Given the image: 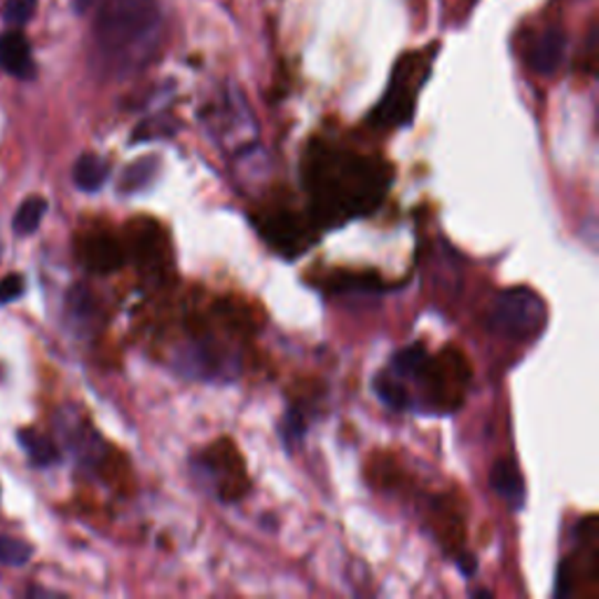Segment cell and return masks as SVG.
Masks as SVG:
<instances>
[{
  "label": "cell",
  "instance_id": "28",
  "mask_svg": "<svg viewBox=\"0 0 599 599\" xmlns=\"http://www.w3.org/2000/svg\"><path fill=\"white\" fill-rule=\"evenodd\" d=\"M92 3H94V0H75L73 6H75V10H78V12H87Z\"/></svg>",
  "mask_w": 599,
  "mask_h": 599
},
{
  "label": "cell",
  "instance_id": "2",
  "mask_svg": "<svg viewBox=\"0 0 599 599\" xmlns=\"http://www.w3.org/2000/svg\"><path fill=\"white\" fill-rule=\"evenodd\" d=\"M162 12L157 0H103L94 17V48L109 71L141 69L157 48Z\"/></svg>",
  "mask_w": 599,
  "mask_h": 599
},
{
  "label": "cell",
  "instance_id": "15",
  "mask_svg": "<svg viewBox=\"0 0 599 599\" xmlns=\"http://www.w3.org/2000/svg\"><path fill=\"white\" fill-rule=\"evenodd\" d=\"M489 483L492 489L499 494V497L510 506V508H523L525 506V483L520 471L515 468L513 462H497L489 473Z\"/></svg>",
  "mask_w": 599,
  "mask_h": 599
},
{
  "label": "cell",
  "instance_id": "29",
  "mask_svg": "<svg viewBox=\"0 0 599 599\" xmlns=\"http://www.w3.org/2000/svg\"><path fill=\"white\" fill-rule=\"evenodd\" d=\"M473 597H492V592L489 590H475Z\"/></svg>",
  "mask_w": 599,
  "mask_h": 599
},
{
  "label": "cell",
  "instance_id": "26",
  "mask_svg": "<svg viewBox=\"0 0 599 599\" xmlns=\"http://www.w3.org/2000/svg\"><path fill=\"white\" fill-rule=\"evenodd\" d=\"M27 291V281L24 277L19 272H12L8 277L0 279V304H8V302H14L24 296Z\"/></svg>",
  "mask_w": 599,
  "mask_h": 599
},
{
  "label": "cell",
  "instance_id": "1",
  "mask_svg": "<svg viewBox=\"0 0 599 599\" xmlns=\"http://www.w3.org/2000/svg\"><path fill=\"white\" fill-rule=\"evenodd\" d=\"M394 178L380 157L342 151L319 141L304 159V185L314 225H342L368 216L384 199Z\"/></svg>",
  "mask_w": 599,
  "mask_h": 599
},
{
  "label": "cell",
  "instance_id": "5",
  "mask_svg": "<svg viewBox=\"0 0 599 599\" xmlns=\"http://www.w3.org/2000/svg\"><path fill=\"white\" fill-rule=\"evenodd\" d=\"M417 382L424 384L433 405L452 412L464 405L471 384V363L462 349L445 347L436 359H428Z\"/></svg>",
  "mask_w": 599,
  "mask_h": 599
},
{
  "label": "cell",
  "instance_id": "17",
  "mask_svg": "<svg viewBox=\"0 0 599 599\" xmlns=\"http://www.w3.org/2000/svg\"><path fill=\"white\" fill-rule=\"evenodd\" d=\"M109 174H111V164L94 153L80 155L73 167V180L78 188L85 193L101 190V185L109 180Z\"/></svg>",
  "mask_w": 599,
  "mask_h": 599
},
{
  "label": "cell",
  "instance_id": "22",
  "mask_svg": "<svg viewBox=\"0 0 599 599\" xmlns=\"http://www.w3.org/2000/svg\"><path fill=\"white\" fill-rule=\"evenodd\" d=\"M157 167H159V162L157 159H148V157L130 164V167L125 169V174H122L120 188L125 190V193H136L141 188H146V185H151L153 176L157 174Z\"/></svg>",
  "mask_w": 599,
  "mask_h": 599
},
{
  "label": "cell",
  "instance_id": "11",
  "mask_svg": "<svg viewBox=\"0 0 599 599\" xmlns=\"http://www.w3.org/2000/svg\"><path fill=\"white\" fill-rule=\"evenodd\" d=\"M127 251L111 233H92L80 241V260L92 275H113L125 265Z\"/></svg>",
  "mask_w": 599,
  "mask_h": 599
},
{
  "label": "cell",
  "instance_id": "8",
  "mask_svg": "<svg viewBox=\"0 0 599 599\" xmlns=\"http://www.w3.org/2000/svg\"><path fill=\"white\" fill-rule=\"evenodd\" d=\"M314 223H307L300 214L291 209H281L267 216L260 225L262 237L270 241L286 258H296L309 249L314 241Z\"/></svg>",
  "mask_w": 599,
  "mask_h": 599
},
{
  "label": "cell",
  "instance_id": "23",
  "mask_svg": "<svg viewBox=\"0 0 599 599\" xmlns=\"http://www.w3.org/2000/svg\"><path fill=\"white\" fill-rule=\"evenodd\" d=\"M373 386H375V394L380 396V401L386 403L391 410H405L410 405L407 391H405V386L396 378L380 375Z\"/></svg>",
  "mask_w": 599,
  "mask_h": 599
},
{
  "label": "cell",
  "instance_id": "10",
  "mask_svg": "<svg viewBox=\"0 0 599 599\" xmlns=\"http://www.w3.org/2000/svg\"><path fill=\"white\" fill-rule=\"evenodd\" d=\"M132 256L141 270L164 275L172 260L167 233L155 220H138L132 227Z\"/></svg>",
  "mask_w": 599,
  "mask_h": 599
},
{
  "label": "cell",
  "instance_id": "14",
  "mask_svg": "<svg viewBox=\"0 0 599 599\" xmlns=\"http://www.w3.org/2000/svg\"><path fill=\"white\" fill-rule=\"evenodd\" d=\"M433 525H436V534L443 548L452 555H459L466 539L464 515L447 497L436 502V518H433Z\"/></svg>",
  "mask_w": 599,
  "mask_h": 599
},
{
  "label": "cell",
  "instance_id": "12",
  "mask_svg": "<svg viewBox=\"0 0 599 599\" xmlns=\"http://www.w3.org/2000/svg\"><path fill=\"white\" fill-rule=\"evenodd\" d=\"M0 69L17 80L35 78V61L29 40L22 31L10 29L0 35Z\"/></svg>",
  "mask_w": 599,
  "mask_h": 599
},
{
  "label": "cell",
  "instance_id": "16",
  "mask_svg": "<svg viewBox=\"0 0 599 599\" xmlns=\"http://www.w3.org/2000/svg\"><path fill=\"white\" fill-rule=\"evenodd\" d=\"M17 441L29 454L33 466L48 468V466L59 464V459H61V452H59L56 443L52 438H48L45 433H38L35 428H22L17 433Z\"/></svg>",
  "mask_w": 599,
  "mask_h": 599
},
{
  "label": "cell",
  "instance_id": "13",
  "mask_svg": "<svg viewBox=\"0 0 599 599\" xmlns=\"http://www.w3.org/2000/svg\"><path fill=\"white\" fill-rule=\"evenodd\" d=\"M567 52V35L562 29H546L539 38L534 40L527 61L529 69L539 75H552L562 66V59Z\"/></svg>",
  "mask_w": 599,
  "mask_h": 599
},
{
  "label": "cell",
  "instance_id": "9",
  "mask_svg": "<svg viewBox=\"0 0 599 599\" xmlns=\"http://www.w3.org/2000/svg\"><path fill=\"white\" fill-rule=\"evenodd\" d=\"M56 426L61 431V438H64L82 466L96 468L106 457V443H103L96 428H92V424L85 417H80L78 412H61Z\"/></svg>",
  "mask_w": 599,
  "mask_h": 599
},
{
  "label": "cell",
  "instance_id": "24",
  "mask_svg": "<svg viewBox=\"0 0 599 599\" xmlns=\"http://www.w3.org/2000/svg\"><path fill=\"white\" fill-rule=\"evenodd\" d=\"M33 548L27 541H19L14 536L0 534V565L22 567L31 560Z\"/></svg>",
  "mask_w": 599,
  "mask_h": 599
},
{
  "label": "cell",
  "instance_id": "21",
  "mask_svg": "<svg viewBox=\"0 0 599 599\" xmlns=\"http://www.w3.org/2000/svg\"><path fill=\"white\" fill-rule=\"evenodd\" d=\"M66 304H69V317L75 323L87 326V323L94 321V317H96V298L90 293L87 286H73L69 291Z\"/></svg>",
  "mask_w": 599,
  "mask_h": 599
},
{
  "label": "cell",
  "instance_id": "3",
  "mask_svg": "<svg viewBox=\"0 0 599 599\" xmlns=\"http://www.w3.org/2000/svg\"><path fill=\"white\" fill-rule=\"evenodd\" d=\"M431 71V52L405 54L391 75V85L373 111V122L380 127H403L415 115V101Z\"/></svg>",
  "mask_w": 599,
  "mask_h": 599
},
{
  "label": "cell",
  "instance_id": "20",
  "mask_svg": "<svg viewBox=\"0 0 599 599\" xmlns=\"http://www.w3.org/2000/svg\"><path fill=\"white\" fill-rule=\"evenodd\" d=\"M428 351L424 344H410L405 349H401L399 354L394 357V370L399 378H412L417 380L422 375V370L428 363Z\"/></svg>",
  "mask_w": 599,
  "mask_h": 599
},
{
  "label": "cell",
  "instance_id": "7",
  "mask_svg": "<svg viewBox=\"0 0 599 599\" xmlns=\"http://www.w3.org/2000/svg\"><path fill=\"white\" fill-rule=\"evenodd\" d=\"M178 368L188 378L233 380L239 373V361L230 351L211 340H195L178 354Z\"/></svg>",
  "mask_w": 599,
  "mask_h": 599
},
{
  "label": "cell",
  "instance_id": "18",
  "mask_svg": "<svg viewBox=\"0 0 599 599\" xmlns=\"http://www.w3.org/2000/svg\"><path fill=\"white\" fill-rule=\"evenodd\" d=\"M48 206L50 204L45 197H40V195L27 197L22 204H19V209L12 218V230L22 237L33 235L40 227V223H43V218L48 214Z\"/></svg>",
  "mask_w": 599,
  "mask_h": 599
},
{
  "label": "cell",
  "instance_id": "6",
  "mask_svg": "<svg viewBox=\"0 0 599 599\" xmlns=\"http://www.w3.org/2000/svg\"><path fill=\"white\" fill-rule=\"evenodd\" d=\"M204 464L214 475V481L218 485V497L223 502H237L249 492V478H246L244 459L230 438H220L206 450Z\"/></svg>",
  "mask_w": 599,
  "mask_h": 599
},
{
  "label": "cell",
  "instance_id": "4",
  "mask_svg": "<svg viewBox=\"0 0 599 599\" xmlns=\"http://www.w3.org/2000/svg\"><path fill=\"white\" fill-rule=\"evenodd\" d=\"M546 302L527 286H515L494 300L487 326L508 340L529 342L546 328Z\"/></svg>",
  "mask_w": 599,
  "mask_h": 599
},
{
  "label": "cell",
  "instance_id": "27",
  "mask_svg": "<svg viewBox=\"0 0 599 599\" xmlns=\"http://www.w3.org/2000/svg\"><path fill=\"white\" fill-rule=\"evenodd\" d=\"M457 565H459V569L464 571V576H473L475 574V557L473 555H466V552H459L457 555Z\"/></svg>",
  "mask_w": 599,
  "mask_h": 599
},
{
  "label": "cell",
  "instance_id": "25",
  "mask_svg": "<svg viewBox=\"0 0 599 599\" xmlns=\"http://www.w3.org/2000/svg\"><path fill=\"white\" fill-rule=\"evenodd\" d=\"M38 10V0H6L3 17L12 29L29 24Z\"/></svg>",
  "mask_w": 599,
  "mask_h": 599
},
{
  "label": "cell",
  "instance_id": "19",
  "mask_svg": "<svg viewBox=\"0 0 599 599\" xmlns=\"http://www.w3.org/2000/svg\"><path fill=\"white\" fill-rule=\"evenodd\" d=\"M214 317L218 323L227 330V333L235 335H249L254 330V319L246 312V307L233 302V300H220L214 307Z\"/></svg>",
  "mask_w": 599,
  "mask_h": 599
}]
</instances>
